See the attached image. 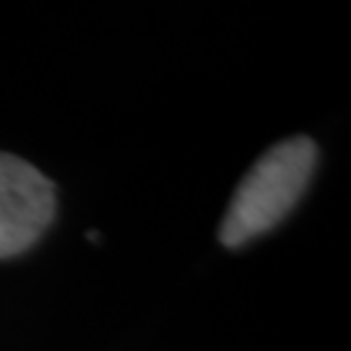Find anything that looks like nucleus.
I'll return each instance as SVG.
<instances>
[{
  "instance_id": "2",
  "label": "nucleus",
  "mask_w": 351,
  "mask_h": 351,
  "mask_svg": "<svg viewBox=\"0 0 351 351\" xmlns=\"http://www.w3.org/2000/svg\"><path fill=\"white\" fill-rule=\"evenodd\" d=\"M55 216V188L34 164L0 154V258L32 247Z\"/></svg>"
},
{
  "instance_id": "1",
  "label": "nucleus",
  "mask_w": 351,
  "mask_h": 351,
  "mask_svg": "<svg viewBox=\"0 0 351 351\" xmlns=\"http://www.w3.org/2000/svg\"><path fill=\"white\" fill-rule=\"evenodd\" d=\"M317 149L310 138L297 136L276 143L252 164L234 190L219 237L226 247H239L263 234L300 201L313 177Z\"/></svg>"
}]
</instances>
